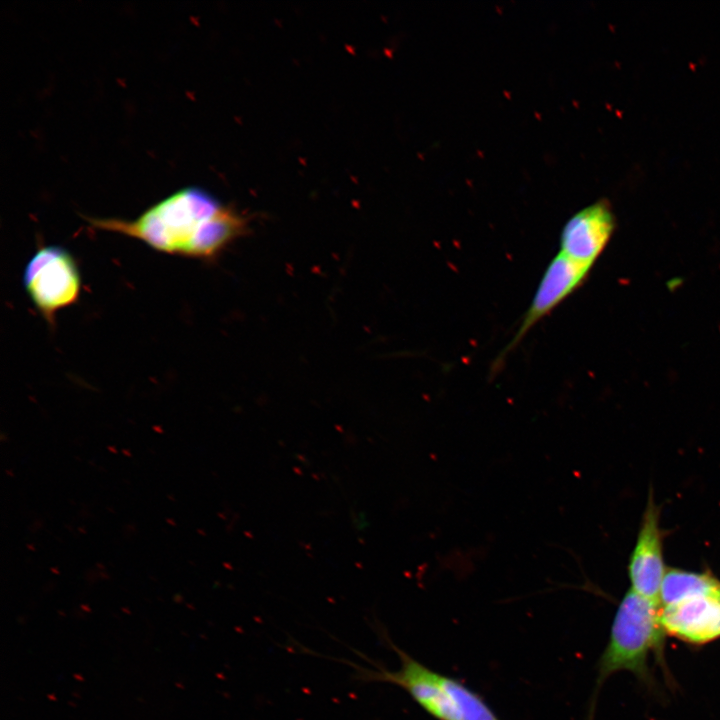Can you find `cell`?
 <instances>
[{"label": "cell", "instance_id": "1", "mask_svg": "<svg viewBox=\"0 0 720 720\" xmlns=\"http://www.w3.org/2000/svg\"><path fill=\"white\" fill-rule=\"evenodd\" d=\"M94 228L140 240L151 248L214 259L247 232L248 220L199 187L182 188L134 220L87 218Z\"/></svg>", "mask_w": 720, "mask_h": 720}, {"label": "cell", "instance_id": "2", "mask_svg": "<svg viewBox=\"0 0 720 720\" xmlns=\"http://www.w3.org/2000/svg\"><path fill=\"white\" fill-rule=\"evenodd\" d=\"M661 605L629 589L616 610L609 639L597 663V676L590 714L604 682L620 671L632 673L639 681L653 683L648 660L653 656L665 666L666 633L660 619Z\"/></svg>", "mask_w": 720, "mask_h": 720}, {"label": "cell", "instance_id": "3", "mask_svg": "<svg viewBox=\"0 0 720 720\" xmlns=\"http://www.w3.org/2000/svg\"><path fill=\"white\" fill-rule=\"evenodd\" d=\"M399 667L358 668L362 678L404 691L436 720H501L481 695L460 680L430 669L393 643Z\"/></svg>", "mask_w": 720, "mask_h": 720}, {"label": "cell", "instance_id": "4", "mask_svg": "<svg viewBox=\"0 0 720 720\" xmlns=\"http://www.w3.org/2000/svg\"><path fill=\"white\" fill-rule=\"evenodd\" d=\"M23 283L32 303L51 326L56 313L74 304L81 290L75 258L65 248L55 245L37 249L26 264Z\"/></svg>", "mask_w": 720, "mask_h": 720}, {"label": "cell", "instance_id": "5", "mask_svg": "<svg viewBox=\"0 0 720 720\" xmlns=\"http://www.w3.org/2000/svg\"><path fill=\"white\" fill-rule=\"evenodd\" d=\"M591 267L566 256L560 251L553 257L544 271L520 326L496 363H502L506 355L521 342L536 323L553 311L583 284Z\"/></svg>", "mask_w": 720, "mask_h": 720}, {"label": "cell", "instance_id": "6", "mask_svg": "<svg viewBox=\"0 0 720 720\" xmlns=\"http://www.w3.org/2000/svg\"><path fill=\"white\" fill-rule=\"evenodd\" d=\"M666 570L660 508L654 500L653 491L650 490L628 565L630 589L660 604V591Z\"/></svg>", "mask_w": 720, "mask_h": 720}, {"label": "cell", "instance_id": "7", "mask_svg": "<svg viewBox=\"0 0 720 720\" xmlns=\"http://www.w3.org/2000/svg\"><path fill=\"white\" fill-rule=\"evenodd\" d=\"M666 635L690 645H704L720 638V584L676 603L661 606Z\"/></svg>", "mask_w": 720, "mask_h": 720}, {"label": "cell", "instance_id": "8", "mask_svg": "<svg viewBox=\"0 0 720 720\" xmlns=\"http://www.w3.org/2000/svg\"><path fill=\"white\" fill-rule=\"evenodd\" d=\"M614 230V217L605 202H596L575 213L560 235V252L592 266Z\"/></svg>", "mask_w": 720, "mask_h": 720}, {"label": "cell", "instance_id": "9", "mask_svg": "<svg viewBox=\"0 0 720 720\" xmlns=\"http://www.w3.org/2000/svg\"><path fill=\"white\" fill-rule=\"evenodd\" d=\"M720 584L710 571L692 572L667 568L660 591V605L666 606Z\"/></svg>", "mask_w": 720, "mask_h": 720}]
</instances>
